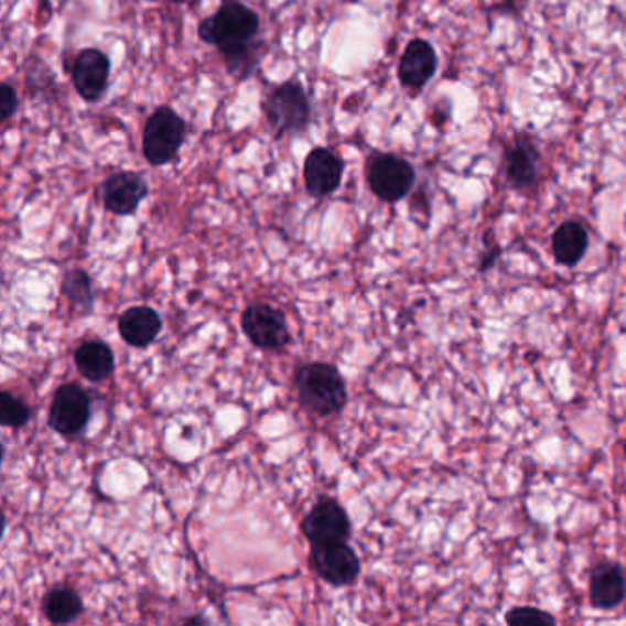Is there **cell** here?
Listing matches in <instances>:
<instances>
[{
	"label": "cell",
	"mask_w": 626,
	"mask_h": 626,
	"mask_svg": "<svg viewBox=\"0 0 626 626\" xmlns=\"http://www.w3.org/2000/svg\"><path fill=\"white\" fill-rule=\"evenodd\" d=\"M258 33V13L237 0H225L214 15L198 24V37L223 52L226 65L239 79H245L256 63L252 50Z\"/></svg>",
	"instance_id": "cell-1"
},
{
	"label": "cell",
	"mask_w": 626,
	"mask_h": 626,
	"mask_svg": "<svg viewBox=\"0 0 626 626\" xmlns=\"http://www.w3.org/2000/svg\"><path fill=\"white\" fill-rule=\"evenodd\" d=\"M300 402L307 412L330 418L346 407V382L341 371L325 363L305 364L296 374Z\"/></svg>",
	"instance_id": "cell-2"
},
{
	"label": "cell",
	"mask_w": 626,
	"mask_h": 626,
	"mask_svg": "<svg viewBox=\"0 0 626 626\" xmlns=\"http://www.w3.org/2000/svg\"><path fill=\"white\" fill-rule=\"evenodd\" d=\"M186 138V123L175 110L160 107L149 116L143 129V156L154 168L171 164L179 159L182 143Z\"/></svg>",
	"instance_id": "cell-3"
},
{
	"label": "cell",
	"mask_w": 626,
	"mask_h": 626,
	"mask_svg": "<svg viewBox=\"0 0 626 626\" xmlns=\"http://www.w3.org/2000/svg\"><path fill=\"white\" fill-rule=\"evenodd\" d=\"M263 110L278 137L305 131L311 120L307 94L298 82H287L276 87L265 99Z\"/></svg>",
	"instance_id": "cell-4"
},
{
	"label": "cell",
	"mask_w": 626,
	"mask_h": 626,
	"mask_svg": "<svg viewBox=\"0 0 626 626\" xmlns=\"http://www.w3.org/2000/svg\"><path fill=\"white\" fill-rule=\"evenodd\" d=\"M242 333L261 349H281L291 342L285 314L270 303H250L241 316Z\"/></svg>",
	"instance_id": "cell-5"
},
{
	"label": "cell",
	"mask_w": 626,
	"mask_h": 626,
	"mask_svg": "<svg viewBox=\"0 0 626 626\" xmlns=\"http://www.w3.org/2000/svg\"><path fill=\"white\" fill-rule=\"evenodd\" d=\"M368 182L377 197L386 203H397L412 190L415 171L396 154H379L369 162Z\"/></svg>",
	"instance_id": "cell-6"
},
{
	"label": "cell",
	"mask_w": 626,
	"mask_h": 626,
	"mask_svg": "<svg viewBox=\"0 0 626 626\" xmlns=\"http://www.w3.org/2000/svg\"><path fill=\"white\" fill-rule=\"evenodd\" d=\"M303 533L311 546L346 542L352 535V522L346 509L336 500L324 498L303 518Z\"/></svg>",
	"instance_id": "cell-7"
},
{
	"label": "cell",
	"mask_w": 626,
	"mask_h": 626,
	"mask_svg": "<svg viewBox=\"0 0 626 626\" xmlns=\"http://www.w3.org/2000/svg\"><path fill=\"white\" fill-rule=\"evenodd\" d=\"M311 564L333 586H349L360 575L357 553L346 542L311 546Z\"/></svg>",
	"instance_id": "cell-8"
},
{
	"label": "cell",
	"mask_w": 626,
	"mask_h": 626,
	"mask_svg": "<svg viewBox=\"0 0 626 626\" xmlns=\"http://www.w3.org/2000/svg\"><path fill=\"white\" fill-rule=\"evenodd\" d=\"M90 399L77 385H63L55 391L50 407L48 423L61 435H74L87 427Z\"/></svg>",
	"instance_id": "cell-9"
},
{
	"label": "cell",
	"mask_w": 626,
	"mask_h": 626,
	"mask_svg": "<svg viewBox=\"0 0 626 626\" xmlns=\"http://www.w3.org/2000/svg\"><path fill=\"white\" fill-rule=\"evenodd\" d=\"M110 61L98 48H85L72 65V83L85 101L96 104L109 87Z\"/></svg>",
	"instance_id": "cell-10"
},
{
	"label": "cell",
	"mask_w": 626,
	"mask_h": 626,
	"mask_svg": "<svg viewBox=\"0 0 626 626\" xmlns=\"http://www.w3.org/2000/svg\"><path fill=\"white\" fill-rule=\"evenodd\" d=\"M344 162L327 148H314L303 165V181L313 197H327L341 186Z\"/></svg>",
	"instance_id": "cell-11"
},
{
	"label": "cell",
	"mask_w": 626,
	"mask_h": 626,
	"mask_svg": "<svg viewBox=\"0 0 626 626\" xmlns=\"http://www.w3.org/2000/svg\"><path fill=\"white\" fill-rule=\"evenodd\" d=\"M590 605L597 611H616L626 600V575L619 562H601L590 575Z\"/></svg>",
	"instance_id": "cell-12"
},
{
	"label": "cell",
	"mask_w": 626,
	"mask_h": 626,
	"mask_svg": "<svg viewBox=\"0 0 626 626\" xmlns=\"http://www.w3.org/2000/svg\"><path fill=\"white\" fill-rule=\"evenodd\" d=\"M148 182L132 171H120L104 182V204L110 214L132 215L148 197Z\"/></svg>",
	"instance_id": "cell-13"
},
{
	"label": "cell",
	"mask_w": 626,
	"mask_h": 626,
	"mask_svg": "<svg viewBox=\"0 0 626 626\" xmlns=\"http://www.w3.org/2000/svg\"><path fill=\"white\" fill-rule=\"evenodd\" d=\"M438 71V55L432 44L423 39H413L408 44L401 63H399V79L408 88H421L434 77Z\"/></svg>",
	"instance_id": "cell-14"
},
{
	"label": "cell",
	"mask_w": 626,
	"mask_h": 626,
	"mask_svg": "<svg viewBox=\"0 0 626 626\" xmlns=\"http://www.w3.org/2000/svg\"><path fill=\"white\" fill-rule=\"evenodd\" d=\"M118 327H120L121 338L129 346L148 347L159 336L162 330V319L154 309L138 305V307L127 309L126 313L121 314Z\"/></svg>",
	"instance_id": "cell-15"
},
{
	"label": "cell",
	"mask_w": 626,
	"mask_h": 626,
	"mask_svg": "<svg viewBox=\"0 0 626 626\" xmlns=\"http://www.w3.org/2000/svg\"><path fill=\"white\" fill-rule=\"evenodd\" d=\"M589 231L579 220L562 223L551 239L553 258L562 267H578L589 252Z\"/></svg>",
	"instance_id": "cell-16"
},
{
	"label": "cell",
	"mask_w": 626,
	"mask_h": 626,
	"mask_svg": "<svg viewBox=\"0 0 626 626\" xmlns=\"http://www.w3.org/2000/svg\"><path fill=\"white\" fill-rule=\"evenodd\" d=\"M74 360L77 371L90 382L105 380L115 371V353L104 342H85L77 347Z\"/></svg>",
	"instance_id": "cell-17"
},
{
	"label": "cell",
	"mask_w": 626,
	"mask_h": 626,
	"mask_svg": "<svg viewBox=\"0 0 626 626\" xmlns=\"http://www.w3.org/2000/svg\"><path fill=\"white\" fill-rule=\"evenodd\" d=\"M506 170L512 186L518 190L533 186L537 179V153L529 145L518 143L507 151Z\"/></svg>",
	"instance_id": "cell-18"
},
{
	"label": "cell",
	"mask_w": 626,
	"mask_h": 626,
	"mask_svg": "<svg viewBox=\"0 0 626 626\" xmlns=\"http://www.w3.org/2000/svg\"><path fill=\"white\" fill-rule=\"evenodd\" d=\"M44 614L54 625H66L79 617L83 603L79 595L71 589H55L44 597Z\"/></svg>",
	"instance_id": "cell-19"
},
{
	"label": "cell",
	"mask_w": 626,
	"mask_h": 626,
	"mask_svg": "<svg viewBox=\"0 0 626 626\" xmlns=\"http://www.w3.org/2000/svg\"><path fill=\"white\" fill-rule=\"evenodd\" d=\"M63 294L77 307H83L85 311L93 307L94 291L90 276L85 270L68 272L63 280Z\"/></svg>",
	"instance_id": "cell-20"
},
{
	"label": "cell",
	"mask_w": 626,
	"mask_h": 626,
	"mask_svg": "<svg viewBox=\"0 0 626 626\" xmlns=\"http://www.w3.org/2000/svg\"><path fill=\"white\" fill-rule=\"evenodd\" d=\"M506 623L511 626H555L557 617L535 606H512L506 614Z\"/></svg>",
	"instance_id": "cell-21"
},
{
	"label": "cell",
	"mask_w": 626,
	"mask_h": 626,
	"mask_svg": "<svg viewBox=\"0 0 626 626\" xmlns=\"http://www.w3.org/2000/svg\"><path fill=\"white\" fill-rule=\"evenodd\" d=\"M0 419H2L4 427L19 429L30 421V408L19 397L11 396L10 391H4L2 399H0Z\"/></svg>",
	"instance_id": "cell-22"
},
{
	"label": "cell",
	"mask_w": 626,
	"mask_h": 626,
	"mask_svg": "<svg viewBox=\"0 0 626 626\" xmlns=\"http://www.w3.org/2000/svg\"><path fill=\"white\" fill-rule=\"evenodd\" d=\"M17 105H19V96L15 88L2 83L0 85V120L8 121L11 116L15 115Z\"/></svg>",
	"instance_id": "cell-23"
},
{
	"label": "cell",
	"mask_w": 626,
	"mask_h": 626,
	"mask_svg": "<svg viewBox=\"0 0 626 626\" xmlns=\"http://www.w3.org/2000/svg\"><path fill=\"white\" fill-rule=\"evenodd\" d=\"M498 256H500V248L496 247H489V250H487V252L484 253V256H482V263H479V270H482V272H485V270H489L490 267H493V265L496 263V259H498Z\"/></svg>",
	"instance_id": "cell-24"
},
{
	"label": "cell",
	"mask_w": 626,
	"mask_h": 626,
	"mask_svg": "<svg viewBox=\"0 0 626 626\" xmlns=\"http://www.w3.org/2000/svg\"><path fill=\"white\" fill-rule=\"evenodd\" d=\"M171 2H176V4H182V2H186V0H171Z\"/></svg>",
	"instance_id": "cell-25"
}]
</instances>
